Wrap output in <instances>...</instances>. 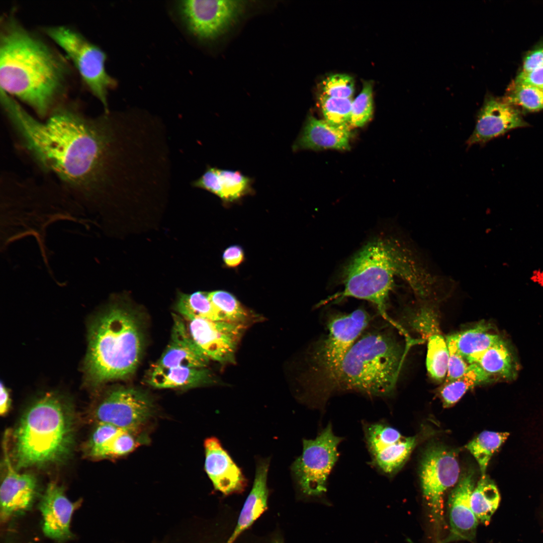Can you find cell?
Returning a JSON list of instances; mask_svg holds the SVG:
<instances>
[{
  "label": "cell",
  "mask_w": 543,
  "mask_h": 543,
  "mask_svg": "<svg viewBox=\"0 0 543 543\" xmlns=\"http://www.w3.org/2000/svg\"><path fill=\"white\" fill-rule=\"evenodd\" d=\"M214 382L212 374L205 368H164L155 365L149 379V384L157 388H190Z\"/></svg>",
  "instance_id": "cb8c5ba5"
},
{
  "label": "cell",
  "mask_w": 543,
  "mask_h": 543,
  "mask_svg": "<svg viewBox=\"0 0 543 543\" xmlns=\"http://www.w3.org/2000/svg\"><path fill=\"white\" fill-rule=\"evenodd\" d=\"M204 448L205 470L214 488L225 495L243 491L246 480L219 439H206Z\"/></svg>",
  "instance_id": "ac0fdd59"
},
{
  "label": "cell",
  "mask_w": 543,
  "mask_h": 543,
  "mask_svg": "<svg viewBox=\"0 0 543 543\" xmlns=\"http://www.w3.org/2000/svg\"><path fill=\"white\" fill-rule=\"evenodd\" d=\"M208 298L221 321L243 324L248 318L247 311L231 294L215 291L209 293Z\"/></svg>",
  "instance_id": "d6a6232c"
},
{
  "label": "cell",
  "mask_w": 543,
  "mask_h": 543,
  "mask_svg": "<svg viewBox=\"0 0 543 543\" xmlns=\"http://www.w3.org/2000/svg\"><path fill=\"white\" fill-rule=\"evenodd\" d=\"M273 543H283V542H282V541L281 539H277L274 541Z\"/></svg>",
  "instance_id": "ee69618b"
},
{
  "label": "cell",
  "mask_w": 543,
  "mask_h": 543,
  "mask_svg": "<svg viewBox=\"0 0 543 543\" xmlns=\"http://www.w3.org/2000/svg\"><path fill=\"white\" fill-rule=\"evenodd\" d=\"M217 188L215 195L225 203L233 202L252 194V178L238 171L218 168Z\"/></svg>",
  "instance_id": "83f0119b"
},
{
  "label": "cell",
  "mask_w": 543,
  "mask_h": 543,
  "mask_svg": "<svg viewBox=\"0 0 543 543\" xmlns=\"http://www.w3.org/2000/svg\"><path fill=\"white\" fill-rule=\"evenodd\" d=\"M503 336L488 323L481 322L470 329L447 336L458 352L466 359L499 341Z\"/></svg>",
  "instance_id": "d4e9b609"
},
{
  "label": "cell",
  "mask_w": 543,
  "mask_h": 543,
  "mask_svg": "<svg viewBox=\"0 0 543 543\" xmlns=\"http://www.w3.org/2000/svg\"><path fill=\"white\" fill-rule=\"evenodd\" d=\"M354 86L351 76L345 74H335L323 80L322 94L334 98H351Z\"/></svg>",
  "instance_id": "d590c367"
},
{
  "label": "cell",
  "mask_w": 543,
  "mask_h": 543,
  "mask_svg": "<svg viewBox=\"0 0 543 543\" xmlns=\"http://www.w3.org/2000/svg\"><path fill=\"white\" fill-rule=\"evenodd\" d=\"M85 362L92 385L128 377L136 370L143 347L139 321L131 310L112 306L93 322Z\"/></svg>",
  "instance_id": "5b68a950"
},
{
  "label": "cell",
  "mask_w": 543,
  "mask_h": 543,
  "mask_svg": "<svg viewBox=\"0 0 543 543\" xmlns=\"http://www.w3.org/2000/svg\"><path fill=\"white\" fill-rule=\"evenodd\" d=\"M489 383L483 370L476 364H470L468 371L460 378L444 383L439 394L444 407L455 404L470 389L475 386Z\"/></svg>",
  "instance_id": "4316f807"
},
{
  "label": "cell",
  "mask_w": 543,
  "mask_h": 543,
  "mask_svg": "<svg viewBox=\"0 0 543 543\" xmlns=\"http://www.w3.org/2000/svg\"><path fill=\"white\" fill-rule=\"evenodd\" d=\"M543 90V68L529 72H521L515 80Z\"/></svg>",
  "instance_id": "b9f144b4"
},
{
  "label": "cell",
  "mask_w": 543,
  "mask_h": 543,
  "mask_svg": "<svg viewBox=\"0 0 543 543\" xmlns=\"http://www.w3.org/2000/svg\"><path fill=\"white\" fill-rule=\"evenodd\" d=\"M268 460L258 463L252 489L240 511L236 525L226 543H234L245 530L249 527L265 511L267 507L268 489L267 477Z\"/></svg>",
  "instance_id": "603a6c76"
},
{
  "label": "cell",
  "mask_w": 543,
  "mask_h": 543,
  "mask_svg": "<svg viewBox=\"0 0 543 543\" xmlns=\"http://www.w3.org/2000/svg\"><path fill=\"white\" fill-rule=\"evenodd\" d=\"M176 309L187 320L201 318L212 321H221L212 305L208 293L198 291L190 294H180L176 304Z\"/></svg>",
  "instance_id": "f546056e"
},
{
  "label": "cell",
  "mask_w": 543,
  "mask_h": 543,
  "mask_svg": "<svg viewBox=\"0 0 543 543\" xmlns=\"http://www.w3.org/2000/svg\"><path fill=\"white\" fill-rule=\"evenodd\" d=\"M507 432L484 431L468 443L466 448L474 456L480 467L481 477L486 471L492 456L506 441Z\"/></svg>",
  "instance_id": "f1b7e54d"
},
{
  "label": "cell",
  "mask_w": 543,
  "mask_h": 543,
  "mask_svg": "<svg viewBox=\"0 0 543 543\" xmlns=\"http://www.w3.org/2000/svg\"><path fill=\"white\" fill-rule=\"evenodd\" d=\"M363 308L330 318L328 333L317 342L309 355L308 383L310 403L323 407L333 394L335 383L344 357L370 320Z\"/></svg>",
  "instance_id": "52a82bcc"
},
{
  "label": "cell",
  "mask_w": 543,
  "mask_h": 543,
  "mask_svg": "<svg viewBox=\"0 0 543 543\" xmlns=\"http://www.w3.org/2000/svg\"><path fill=\"white\" fill-rule=\"evenodd\" d=\"M81 209L63 187L47 176L42 180L10 172L1 177V246L26 236L43 245L47 227L72 219Z\"/></svg>",
  "instance_id": "3957f363"
},
{
  "label": "cell",
  "mask_w": 543,
  "mask_h": 543,
  "mask_svg": "<svg viewBox=\"0 0 543 543\" xmlns=\"http://www.w3.org/2000/svg\"><path fill=\"white\" fill-rule=\"evenodd\" d=\"M350 132L348 126H334L310 116L293 145V150L349 149Z\"/></svg>",
  "instance_id": "7402d4cb"
},
{
  "label": "cell",
  "mask_w": 543,
  "mask_h": 543,
  "mask_svg": "<svg viewBox=\"0 0 543 543\" xmlns=\"http://www.w3.org/2000/svg\"><path fill=\"white\" fill-rule=\"evenodd\" d=\"M460 467L456 452L438 445L428 447L420 468L423 495L431 522L438 533L443 524V495L458 482Z\"/></svg>",
  "instance_id": "30bf717a"
},
{
  "label": "cell",
  "mask_w": 543,
  "mask_h": 543,
  "mask_svg": "<svg viewBox=\"0 0 543 543\" xmlns=\"http://www.w3.org/2000/svg\"><path fill=\"white\" fill-rule=\"evenodd\" d=\"M0 27L1 89L46 119L65 101L68 62L12 12L1 17Z\"/></svg>",
  "instance_id": "6da1fadb"
},
{
  "label": "cell",
  "mask_w": 543,
  "mask_h": 543,
  "mask_svg": "<svg viewBox=\"0 0 543 543\" xmlns=\"http://www.w3.org/2000/svg\"><path fill=\"white\" fill-rule=\"evenodd\" d=\"M209 360L193 341L184 322L174 317L170 343L155 366L205 368Z\"/></svg>",
  "instance_id": "44dd1931"
},
{
  "label": "cell",
  "mask_w": 543,
  "mask_h": 543,
  "mask_svg": "<svg viewBox=\"0 0 543 543\" xmlns=\"http://www.w3.org/2000/svg\"><path fill=\"white\" fill-rule=\"evenodd\" d=\"M427 338V370L432 378L441 382L446 377L447 370L449 352L447 342L439 332Z\"/></svg>",
  "instance_id": "4dcf8cb0"
},
{
  "label": "cell",
  "mask_w": 543,
  "mask_h": 543,
  "mask_svg": "<svg viewBox=\"0 0 543 543\" xmlns=\"http://www.w3.org/2000/svg\"><path fill=\"white\" fill-rule=\"evenodd\" d=\"M527 125L519 111L502 100L487 97L479 111L475 129L467 145H483L516 128Z\"/></svg>",
  "instance_id": "9a60e30c"
},
{
  "label": "cell",
  "mask_w": 543,
  "mask_h": 543,
  "mask_svg": "<svg viewBox=\"0 0 543 543\" xmlns=\"http://www.w3.org/2000/svg\"><path fill=\"white\" fill-rule=\"evenodd\" d=\"M466 360L469 364L477 365L489 383L514 381L520 367L514 347L503 337L488 348L468 357Z\"/></svg>",
  "instance_id": "ffe728a7"
},
{
  "label": "cell",
  "mask_w": 543,
  "mask_h": 543,
  "mask_svg": "<svg viewBox=\"0 0 543 543\" xmlns=\"http://www.w3.org/2000/svg\"><path fill=\"white\" fill-rule=\"evenodd\" d=\"M364 431L371 464L391 476L403 466L415 445V437H404L385 422L366 423Z\"/></svg>",
  "instance_id": "7c38bea8"
},
{
  "label": "cell",
  "mask_w": 543,
  "mask_h": 543,
  "mask_svg": "<svg viewBox=\"0 0 543 543\" xmlns=\"http://www.w3.org/2000/svg\"><path fill=\"white\" fill-rule=\"evenodd\" d=\"M188 321V330L194 343L209 359L234 363L243 324L196 318Z\"/></svg>",
  "instance_id": "5bb4252c"
},
{
  "label": "cell",
  "mask_w": 543,
  "mask_h": 543,
  "mask_svg": "<svg viewBox=\"0 0 543 543\" xmlns=\"http://www.w3.org/2000/svg\"><path fill=\"white\" fill-rule=\"evenodd\" d=\"M449 358L447 373L444 383L454 381L462 377L468 370L470 364L458 352L455 345L446 340Z\"/></svg>",
  "instance_id": "f35d334b"
},
{
  "label": "cell",
  "mask_w": 543,
  "mask_h": 543,
  "mask_svg": "<svg viewBox=\"0 0 543 543\" xmlns=\"http://www.w3.org/2000/svg\"><path fill=\"white\" fill-rule=\"evenodd\" d=\"M223 259L225 265L229 267L239 265L244 259V252L238 245H232L226 248L223 254Z\"/></svg>",
  "instance_id": "60d3db41"
},
{
  "label": "cell",
  "mask_w": 543,
  "mask_h": 543,
  "mask_svg": "<svg viewBox=\"0 0 543 543\" xmlns=\"http://www.w3.org/2000/svg\"><path fill=\"white\" fill-rule=\"evenodd\" d=\"M342 438L335 435L328 423L314 439H303L302 455L291 469L301 493L319 498L327 491L328 476L338 458V446Z\"/></svg>",
  "instance_id": "9c48e42d"
},
{
  "label": "cell",
  "mask_w": 543,
  "mask_h": 543,
  "mask_svg": "<svg viewBox=\"0 0 543 543\" xmlns=\"http://www.w3.org/2000/svg\"><path fill=\"white\" fill-rule=\"evenodd\" d=\"M543 68V46L531 51L524 59L522 72Z\"/></svg>",
  "instance_id": "ab89813d"
},
{
  "label": "cell",
  "mask_w": 543,
  "mask_h": 543,
  "mask_svg": "<svg viewBox=\"0 0 543 543\" xmlns=\"http://www.w3.org/2000/svg\"><path fill=\"white\" fill-rule=\"evenodd\" d=\"M500 500L495 483L487 475L481 477L471 496L472 509L479 522L487 525L497 510Z\"/></svg>",
  "instance_id": "484cf974"
},
{
  "label": "cell",
  "mask_w": 543,
  "mask_h": 543,
  "mask_svg": "<svg viewBox=\"0 0 543 543\" xmlns=\"http://www.w3.org/2000/svg\"><path fill=\"white\" fill-rule=\"evenodd\" d=\"M319 101L325 121L334 126H348L351 115V98H334L322 94Z\"/></svg>",
  "instance_id": "836d02e7"
},
{
  "label": "cell",
  "mask_w": 543,
  "mask_h": 543,
  "mask_svg": "<svg viewBox=\"0 0 543 543\" xmlns=\"http://www.w3.org/2000/svg\"><path fill=\"white\" fill-rule=\"evenodd\" d=\"M177 10L188 31L197 39L209 41L223 34L243 12L241 1L183 0Z\"/></svg>",
  "instance_id": "8fae6325"
},
{
  "label": "cell",
  "mask_w": 543,
  "mask_h": 543,
  "mask_svg": "<svg viewBox=\"0 0 543 543\" xmlns=\"http://www.w3.org/2000/svg\"><path fill=\"white\" fill-rule=\"evenodd\" d=\"M373 110L372 85L366 82L359 95L352 101L349 124L354 127L364 126L372 117Z\"/></svg>",
  "instance_id": "e575fe53"
},
{
  "label": "cell",
  "mask_w": 543,
  "mask_h": 543,
  "mask_svg": "<svg viewBox=\"0 0 543 543\" xmlns=\"http://www.w3.org/2000/svg\"><path fill=\"white\" fill-rule=\"evenodd\" d=\"M341 274L343 290L324 303L348 297L365 300L374 305L390 322L387 304L395 278L406 280L422 295L426 286L423 280L428 278L416 267L407 249L399 241L383 236L366 243L346 263Z\"/></svg>",
  "instance_id": "7a4b0ae2"
},
{
  "label": "cell",
  "mask_w": 543,
  "mask_h": 543,
  "mask_svg": "<svg viewBox=\"0 0 543 543\" xmlns=\"http://www.w3.org/2000/svg\"><path fill=\"white\" fill-rule=\"evenodd\" d=\"M503 99L516 108L519 107L526 112L543 109V90L516 80L509 85Z\"/></svg>",
  "instance_id": "1f68e13d"
},
{
  "label": "cell",
  "mask_w": 543,
  "mask_h": 543,
  "mask_svg": "<svg viewBox=\"0 0 543 543\" xmlns=\"http://www.w3.org/2000/svg\"><path fill=\"white\" fill-rule=\"evenodd\" d=\"M43 517V531L48 537L63 540L71 536L70 524L74 505L66 496L62 487L49 483L39 503Z\"/></svg>",
  "instance_id": "d6986e66"
},
{
  "label": "cell",
  "mask_w": 543,
  "mask_h": 543,
  "mask_svg": "<svg viewBox=\"0 0 543 543\" xmlns=\"http://www.w3.org/2000/svg\"><path fill=\"white\" fill-rule=\"evenodd\" d=\"M148 396L132 388H119L111 391L95 411L99 422L107 423L132 432L143 424L152 412Z\"/></svg>",
  "instance_id": "4fadbf2b"
},
{
  "label": "cell",
  "mask_w": 543,
  "mask_h": 543,
  "mask_svg": "<svg viewBox=\"0 0 543 543\" xmlns=\"http://www.w3.org/2000/svg\"><path fill=\"white\" fill-rule=\"evenodd\" d=\"M13 438L12 457L17 470L64 461L74 440L70 405L59 395L45 394L25 412Z\"/></svg>",
  "instance_id": "277c9868"
},
{
  "label": "cell",
  "mask_w": 543,
  "mask_h": 543,
  "mask_svg": "<svg viewBox=\"0 0 543 543\" xmlns=\"http://www.w3.org/2000/svg\"><path fill=\"white\" fill-rule=\"evenodd\" d=\"M474 483L473 473H467L451 491L448 502L450 533L440 543L474 539L479 523L471 505Z\"/></svg>",
  "instance_id": "e0dca14e"
},
{
  "label": "cell",
  "mask_w": 543,
  "mask_h": 543,
  "mask_svg": "<svg viewBox=\"0 0 543 543\" xmlns=\"http://www.w3.org/2000/svg\"><path fill=\"white\" fill-rule=\"evenodd\" d=\"M4 442L7 471L0 489V515L3 522L27 510L34 502L38 489L34 476L19 473L12 465L5 440Z\"/></svg>",
  "instance_id": "2e32d148"
},
{
  "label": "cell",
  "mask_w": 543,
  "mask_h": 543,
  "mask_svg": "<svg viewBox=\"0 0 543 543\" xmlns=\"http://www.w3.org/2000/svg\"><path fill=\"white\" fill-rule=\"evenodd\" d=\"M43 32L63 51L86 88L103 105L105 113H109L108 93L117 86V82L106 71L105 52L69 26H47Z\"/></svg>",
  "instance_id": "ba28073f"
},
{
  "label": "cell",
  "mask_w": 543,
  "mask_h": 543,
  "mask_svg": "<svg viewBox=\"0 0 543 543\" xmlns=\"http://www.w3.org/2000/svg\"><path fill=\"white\" fill-rule=\"evenodd\" d=\"M0 414L5 415L8 412L11 403L9 391L2 382L1 383Z\"/></svg>",
  "instance_id": "7bdbcfd3"
},
{
  "label": "cell",
  "mask_w": 543,
  "mask_h": 543,
  "mask_svg": "<svg viewBox=\"0 0 543 543\" xmlns=\"http://www.w3.org/2000/svg\"><path fill=\"white\" fill-rule=\"evenodd\" d=\"M363 332L344 357L333 393L349 391L371 397L389 396L398 380L403 349L386 330Z\"/></svg>",
  "instance_id": "8992f818"
},
{
  "label": "cell",
  "mask_w": 543,
  "mask_h": 543,
  "mask_svg": "<svg viewBox=\"0 0 543 543\" xmlns=\"http://www.w3.org/2000/svg\"><path fill=\"white\" fill-rule=\"evenodd\" d=\"M136 445L132 432L122 430L106 445L100 458L126 455L132 451Z\"/></svg>",
  "instance_id": "74e56055"
},
{
  "label": "cell",
  "mask_w": 543,
  "mask_h": 543,
  "mask_svg": "<svg viewBox=\"0 0 543 543\" xmlns=\"http://www.w3.org/2000/svg\"><path fill=\"white\" fill-rule=\"evenodd\" d=\"M122 430L109 423L99 422L88 442L89 455L93 458H100L106 445Z\"/></svg>",
  "instance_id": "8d00e7d4"
}]
</instances>
